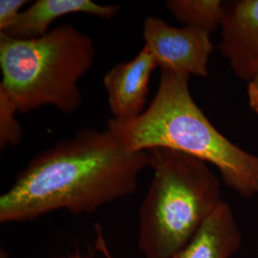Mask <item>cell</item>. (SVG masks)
<instances>
[{"label": "cell", "instance_id": "1", "mask_svg": "<svg viewBox=\"0 0 258 258\" xmlns=\"http://www.w3.org/2000/svg\"><path fill=\"white\" fill-rule=\"evenodd\" d=\"M149 166L107 129L83 128L34 157L0 196V222L19 223L66 210L91 213L133 194Z\"/></svg>", "mask_w": 258, "mask_h": 258}, {"label": "cell", "instance_id": "2", "mask_svg": "<svg viewBox=\"0 0 258 258\" xmlns=\"http://www.w3.org/2000/svg\"><path fill=\"white\" fill-rule=\"evenodd\" d=\"M189 76L161 71L149 106L129 120L110 118L106 129L131 151L167 148L215 166L226 185L243 197L258 194V156L237 147L213 126L194 102Z\"/></svg>", "mask_w": 258, "mask_h": 258}, {"label": "cell", "instance_id": "3", "mask_svg": "<svg viewBox=\"0 0 258 258\" xmlns=\"http://www.w3.org/2000/svg\"><path fill=\"white\" fill-rule=\"evenodd\" d=\"M151 184L139 211L145 258H171L222 203L220 181L208 163L167 148L148 150Z\"/></svg>", "mask_w": 258, "mask_h": 258}, {"label": "cell", "instance_id": "4", "mask_svg": "<svg viewBox=\"0 0 258 258\" xmlns=\"http://www.w3.org/2000/svg\"><path fill=\"white\" fill-rule=\"evenodd\" d=\"M95 58L91 37L70 24L33 39L0 34V90L19 113L53 105L64 114H73L83 102L78 83Z\"/></svg>", "mask_w": 258, "mask_h": 258}, {"label": "cell", "instance_id": "5", "mask_svg": "<svg viewBox=\"0 0 258 258\" xmlns=\"http://www.w3.org/2000/svg\"><path fill=\"white\" fill-rule=\"evenodd\" d=\"M145 45L154 56L161 71L206 77L213 52L211 34L197 28L175 27L156 17L143 24Z\"/></svg>", "mask_w": 258, "mask_h": 258}, {"label": "cell", "instance_id": "6", "mask_svg": "<svg viewBox=\"0 0 258 258\" xmlns=\"http://www.w3.org/2000/svg\"><path fill=\"white\" fill-rule=\"evenodd\" d=\"M219 49L234 74L249 82L258 73V0L225 3Z\"/></svg>", "mask_w": 258, "mask_h": 258}, {"label": "cell", "instance_id": "7", "mask_svg": "<svg viewBox=\"0 0 258 258\" xmlns=\"http://www.w3.org/2000/svg\"><path fill=\"white\" fill-rule=\"evenodd\" d=\"M157 67L154 56L144 46L131 60L117 63L105 74L103 85L113 119L132 120L144 113L150 77Z\"/></svg>", "mask_w": 258, "mask_h": 258}, {"label": "cell", "instance_id": "8", "mask_svg": "<svg viewBox=\"0 0 258 258\" xmlns=\"http://www.w3.org/2000/svg\"><path fill=\"white\" fill-rule=\"evenodd\" d=\"M241 244L242 234L234 213L223 200L184 248L171 258H231Z\"/></svg>", "mask_w": 258, "mask_h": 258}, {"label": "cell", "instance_id": "9", "mask_svg": "<svg viewBox=\"0 0 258 258\" xmlns=\"http://www.w3.org/2000/svg\"><path fill=\"white\" fill-rule=\"evenodd\" d=\"M120 5H101L91 0H37L22 11L18 23L5 34L19 39L43 37L56 19L70 14H86L111 19L120 13Z\"/></svg>", "mask_w": 258, "mask_h": 258}, {"label": "cell", "instance_id": "10", "mask_svg": "<svg viewBox=\"0 0 258 258\" xmlns=\"http://www.w3.org/2000/svg\"><path fill=\"white\" fill-rule=\"evenodd\" d=\"M166 7L184 26L197 28L210 34L221 27L225 3L220 0H168Z\"/></svg>", "mask_w": 258, "mask_h": 258}, {"label": "cell", "instance_id": "11", "mask_svg": "<svg viewBox=\"0 0 258 258\" xmlns=\"http://www.w3.org/2000/svg\"><path fill=\"white\" fill-rule=\"evenodd\" d=\"M17 106L9 97L0 90V148L5 150L8 147H17L23 138V129L16 114Z\"/></svg>", "mask_w": 258, "mask_h": 258}, {"label": "cell", "instance_id": "12", "mask_svg": "<svg viewBox=\"0 0 258 258\" xmlns=\"http://www.w3.org/2000/svg\"><path fill=\"white\" fill-rule=\"evenodd\" d=\"M26 0H1L0 1V34L7 33L19 21L22 7Z\"/></svg>", "mask_w": 258, "mask_h": 258}, {"label": "cell", "instance_id": "13", "mask_svg": "<svg viewBox=\"0 0 258 258\" xmlns=\"http://www.w3.org/2000/svg\"><path fill=\"white\" fill-rule=\"evenodd\" d=\"M248 97L250 108L258 115V73L249 82Z\"/></svg>", "mask_w": 258, "mask_h": 258}, {"label": "cell", "instance_id": "14", "mask_svg": "<svg viewBox=\"0 0 258 258\" xmlns=\"http://www.w3.org/2000/svg\"><path fill=\"white\" fill-rule=\"evenodd\" d=\"M0 258H8L7 252H6V250H5V249H0Z\"/></svg>", "mask_w": 258, "mask_h": 258}, {"label": "cell", "instance_id": "15", "mask_svg": "<svg viewBox=\"0 0 258 258\" xmlns=\"http://www.w3.org/2000/svg\"><path fill=\"white\" fill-rule=\"evenodd\" d=\"M72 258H81V257H72Z\"/></svg>", "mask_w": 258, "mask_h": 258}]
</instances>
